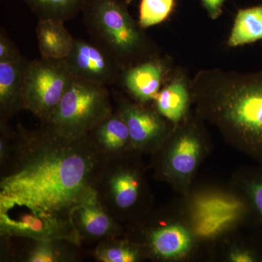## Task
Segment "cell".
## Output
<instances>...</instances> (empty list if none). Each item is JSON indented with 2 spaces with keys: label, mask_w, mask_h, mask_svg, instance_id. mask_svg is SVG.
I'll list each match as a JSON object with an SVG mask.
<instances>
[{
  "label": "cell",
  "mask_w": 262,
  "mask_h": 262,
  "mask_svg": "<svg viewBox=\"0 0 262 262\" xmlns=\"http://www.w3.org/2000/svg\"><path fill=\"white\" fill-rule=\"evenodd\" d=\"M87 136L66 139L46 127L31 136L30 149L0 183V211L21 208L72 221L78 207L98 200L96 156Z\"/></svg>",
  "instance_id": "obj_1"
},
{
  "label": "cell",
  "mask_w": 262,
  "mask_h": 262,
  "mask_svg": "<svg viewBox=\"0 0 262 262\" xmlns=\"http://www.w3.org/2000/svg\"><path fill=\"white\" fill-rule=\"evenodd\" d=\"M198 113L262 165V70L200 72L190 85Z\"/></svg>",
  "instance_id": "obj_2"
},
{
  "label": "cell",
  "mask_w": 262,
  "mask_h": 262,
  "mask_svg": "<svg viewBox=\"0 0 262 262\" xmlns=\"http://www.w3.org/2000/svg\"><path fill=\"white\" fill-rule=\"evenodd\" d=\"M127 6L125 0H88L82 10L91 40L123 70L155 56L149 39Z\"/></svg>",
  "instance_id": "obj_3"
},
{
  "label": "cell",
  "mask_w": 262,
  "mask_h": 262,
  "mask_svg": "<svg viewBox=\"0 0 262 262\" xmlns=\"http://www.w3.org/2000/svg\"><path fill=\"white\" fill-rule=\"evenodd\" d=\"M112 113L106 87L74 80L55 111L47 127L66 139H80L94 130Z\"/></svg>",
  "instance_id": "obj_4"
},
{
  "label": "cell",
  "mask_w": 262,
  "mask_h": 262,
  "mask_svg": "<svg viewBox=\"0 0 262 262\" xmlns=\"http://www.w3.org/2000/svg\"><path fill=\"white\" fill-rule=\"evenodd\" d=\"M74 80L65 59L41 57L29 61L24 74L23 108L46 122Z\"/></svg>",
  "instance_id": "obj_5"
},
{
  "label": "cell",
  "mask_w": 262,
  "mask_h": 262,
  "mask_svg": "<svg viewBox=\"0 0 262 262\" xmlns=\"http://www.w3.org/2000/svg\"><path fill=\"white\" fill-rule=\"evenodd\" d=\"M0 226L4 234L29 237L39 243L61 239L79 242L78 232L72 220L37 215L21 208L0 211Z\"/></svg>",
  "instance_id": "obj_6"
},
{
  "label": "cell",
  "mask_w": 262,
  "mask_h": 262,
  "mask_svg": "<svg viewBox=\"0 0 262 262\" xmlns=\"http://www.w3.org/2000/svg\"><path fill=\"white\" fill-rule=\"evenodd\" d=\"M206 144L196 125L181 127L170 138L163 161L164 174L179 187L190 184L204 155Z\"/></svg>",
  "instance_id": "obj_7"
},
{
  "label": "cell",
  "mask_w": 262,
  "mask_h": 262,
  "mask_svg": "<svg viewBox=\"0 0 262 262\" xmlns=\"http://www.w3.org/2000/svg\"><path fill=\"white\" fill-rule=\"evenodd\" d=\"M65 60L74 79L104 87L120 82L123 71L107 52L92 40L75 39Z\"/></svg>",
  "instance_id": "obj_8"
},
{
  "label": "cell",
  "mask_w": 262,
  "mask_h": 262,
  "mask_svg": "<svg viewBox=\"0 0 262 262\" xmlns=\"http://www.w3.org/2000/svg\"><path fill=\"white\" fill-rule=\"evenodd\" d=\"M169 72L168 61L155 56L125 69L120 82L136 102L144 105L155 101Z\"/></svg>",
  "instance_id": "obj_9"
},
{
  "label": "cell",
  "mask_w": 262,
  "mask_h": 262,
  "mask_svg": "<svg viewBox=\"0 0 262 262\" xmlns=\"http://www.w3.org/2000/svg\"><path fill=\"white\" fill-rule=\"evenodd\" d=\"M126 123L131 145L136 149H151L160 145L169 135L168 127L158 112L139 103H125L118 112Z\"/></svg>",
  "instance_id": "obj_10"
},
{
  "label": "cell",
  "mask_w": 262,
  "mask_h": 262,
  "mask_svg": "<svg viewBox=\"0 0 262 262\" xmlns=\"http://www.w3.org/2000/svg\"><path fill=\"white\" fill-rule=\"evenodd\" d=\"M191 98L190 84L184 75L177 74L164 84L155 98V107L162 117L178 125L187 117Z\"/></svg>",
  "instance_id": "obj_11"
},
{
  "label": "cell",
  "mask_w": 262,
  "mask_h": 262,
  "mask_svg": "<svg viewBox=\"0 0 262 262\" xmlns=\"http://www.w3.org/2000/svg\"><path fill=\"white\" fill-rule=\"evenodd\" d=\"M193 234L184 225L168 224L155 229L149 236L150 247L158 257L178 259L190 252L193 246Z\"/></svg>",
  "instance_id": "obj_12"
},
{
  "label": "cell",
  "mask_w": 262,
  "mask_h": 262,
  "mask_svg": "<svg viewBox=\"0 0 262 262\" xmlns=\"http://www.w3.org/2000/svg\"><path fill=\"white\" fill-rule=\"evenodd\" d=\"M29 60L0 62V106L3 115L23 108L24 74Z\"/></svg>",
  "instance_id": "obj_13"
},
{
  "label": "cell",
  "mask_w": 262,
  "mask_h": 262,
  "mask_svg": "<svg viewBox=\"0 0 262 262\" xmlns=\"http://www.w3.org/2000/svg\"><path fill=\"white\" fill-rule=\"evenodd\" d=\"M64 22L53 19H39L36 27L38 48L43 58L65 59L73 48L75 38Z\"/></svg>",
  "instance_id": "obj_14"
},
{
  "label": "cell",
  "mask_w": 262,
  "mask_h": 262,
  "mask_svg": "<svg viewBox=\"0 0 262 262\" xmlns=\"http://www.w3.org/2000/svg\"><path fill=\"white\" fill-rule=\"evenodd\" d=\"M261 39L262 5L238 10L227 41L229 47H238Z\"/></svg>",
  "instance_id": "obj_15"
},
{
  "label": "cell",
  "mask_w": 262,
  "mask_h": 262,
  "mask_svg": "<svg viewBox=\"0 0 262 262\" xmlns=\"http://www.w3.org/2000/svg\"><path fill=\"white\" fill-rule=\"evenodd\" d=\"M241 213L248 214L247 206L242 196L210 193L196 196L191 205L192 219L206 215Z\"/></svg>",
  "instance_id": "obj_16"
},
{
  "label": "cell",
  "mask_w": 262,
  "mask_h": 262,
  "mask_svg": "<svg viewBox=\"0 0 262 262\" xmlns=\"http://www.w3.org/2000/svg\"><path fill=\"white\" fill-rule=\"evenodd\" d=\"M238 184L247 206V216L262 236V167L244 172Z\"/></svg>",
  "instance_id": "obj_17"
},
{
  "label": "cell",
  "mask_w": 262,
  "mask_h": 262,
  "mask_svg": "<svg viewBox=\"0 0 262 262\" xmlns=\"http://www.w3.org/2000/svg\"><path fill=\"white\" fill-rule=\"evenodd\" d=\"M38 19L67 22L82 12L88 0H24Z\"/></svg>",
  "instance_id": "obj_18"
},
{
  "label": "cell",
  "mask_w": 262,
  "mask_h": 262,
  "mask_svg": "<svg viewBox=\"0 0 262 262\" xmlns=\"http://www.w3.org/2000/svg\"><path fill=\"white\" fill-rule=\"evenodd\" d=\"M94 130L98 142L108 151H120L132 146L128 128L119 113L111 114Z\"/></svg>",
  "instance_id": "obj_19"
},
{
  "label": "cell",
  "mask_w": 262,
  "mask_h": 262,
  "mask_svg": "<svg viewBox=\"0 0 262 262\" xmlns=\"http://www.w3.org/2000/svg\"><path fill=\"white\" fill-rule=\"evenodd\" d=\"M74 213L77 214L80 227L89 235L102 237L111 229L110 219L98 204V200L84 203Z\"/></svg>",
  "instance_id": "obj_20"
},
{
  "label": "cell",
  "mask_w": 262,
  "mask_h": 262,
  "mask_svg": "<svg viewBox=\"0 0 262 262\" xmlns=\"http://www.w3.org/2000/svg\"><path fill=\"white\" fill-rule=\"evenodd\" d=\"M111 189L117 206L129 208L137 202L140 182L137 174L130 170L117 173L111 180Z\"/></svg>",
  "instance_id": "obj_21"
},
{
  "label": "cell",
  "mask_w": 262,
  "mask_h": 262,
  "mask_svg": "<svg viewBox=\"0 0 262 262\" xmlns=\"http://www.w3.org/2000/svg\"><path fill=\"white\" fill-rule=\"evenodd\" d=\"M247 215L241 213H227L192 219V231L195 237L208 238L227 230L237 220Z\"/></svg>",
  "instance_id": "obj_22"
},
{
  "label": "cell",
  "mask_w": 262,
  "mask_h": 262,
  "mask_svg": "<svg viewBox=\"0 0 262 262\" xmlns=\"http://www.w3.org/2000/svg\"><path fill=\"white\" fill-rule=\"evenodd\" d=\"M175 0H141L139 24L143 29L163 23L170 16Z\"/></svg>",
  "instance_id": "obj_23"
},
{
  "label": "cell",
  "mask_w": 262,
  "mask_h": 262,
  "mask_svg": "<svg viewBox=\"0 0 262 262\" xmlns=\"http://www.w3.org/2000/svg\"><path fill=\"white\" fill-rule=\"evenodd\" d=\"M97 256L104 262H134L139 259V252L129 246H114L100 250Z\"/></svg>",
  "instance_id": "obj_24"
},
{
  "label": "cell",
  "mask_w": 262,
  "mask_h": 262,
  "mask_svg": "<svg viewBox=\"0 0 262 262\" xmlns=\"http://www.w3.org/2000/svg\"><path fill=\"white\" fill-rule=\"evenodd\" d=\"M22 56L18 47L8 37L4 29L0 32V62L15 61L22 59Z\"/></svg>",
  "instance_id": "obj_25"
},
{
  "label": "cell",
  "mask_w": 262,
  "mask_h": 262,
  "mask_svg": "<svg viewBox=\"0 0 262 262\" xmlns=\"http://www.w3.org/2000/svg\"><path fill=\"white\" fill-rule=\"evenodd\" d=\"M60 253L53 247L52 242L39 243L29 256L30 262H55L59 259Z\"/></svg>",
  "instance_id": "obj_26"
},
{
  "label": "cell",
  "mask_w": 262,
  "mask_h": 262,
  "mask_svg": "<svg viewBox=\"0 0 262 262\" xmlns=\"http://www.w3.org/2000/svg\"><path fill=\"white\" fill-rule=\"evenodd\" d=\"M229 258L232 262H253L262 259L256 251L246 248L234 250L230 253Z\"/></svg>",
  "instance_id": "obj_27"
},
{
  "label": "cell",
  "mask_w": 262,
  "mask_h": 262,
  "mask_svg": "<svg viewBox=\"0 0 262 262\" xmlns=\"http://www.w3.org/2000/svg\"><path fill=\"white\" fill-rule=\"evenodd\" d=\"M227 0H201L203 8L206 10L208 16L215 20L222 13V8Z\"/></svg>",
  "instance_id": "obj_28"
},
{
  "label": "cell",
  "mask_w": 262,
  "mask_h": 262,
  "mask_svg": "<svg viewBox=\"0 0 262 262\" xmlns=\"http://www.w3.org/2000/svg\"><path fill=\"white\" fill-rule=\"evenodd\" d=\"M136 1V0H125V2H126L127 5L133 4V3H134V2Z\"/></svg>",
  "instance_id": "obj_29"
}]
</instances>
